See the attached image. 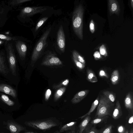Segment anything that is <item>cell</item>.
Here are the masks:
<instances>
[{
    "instance_id": "obj_29",
    "label": "cell",
    "mask_w": 133,
    "mask_h": 133,
    "mask_svg": "<svg viewBox=\"0 0 133 133\" xmlns=\"http://www.w3.org/2000/svg\"><path fill=\"white\" fill-rule=\"evenodd\" d=\"M48 18V17H45L42 18L37 23L35 27V31H36L43 24Z\"/></svg>"
},
{
    "instance_id": "obj_3",
    "label": "cell",
    "mask_w": 133,
    "mask_h": 133,
    "mask_svg": "<svg viewBox=\"0 0 133 133\" xmlns=\"http://www.w3.org/2000/svg\"><path fill=\"white\" fill-rule=\"evenodd\" d=\"M12 42H5L4 47L10 70L12 74L14 76H16V59Z\"/></svg>"
},
{
    "instance_id": "obj_15",
    "label": "cell",
    "mask_w": 133,
    "mask_h": 133,
    "mask_svg": "<svg viewBox=\"0 0 133 133\" xmlns=\"http://www.w3.org/2000/svg\"><path fill=\"white\" fill-rule=\"evenodd\" d=\"M89 91L88 90H85L77 92L71 99V102L73 104H76L79 102L86 97Z\"/></svg>"
},
{
    "instance_id": "obj_38",
    "label": "cell",
    "mask_w": 133,
    "mask_h": 133,
    "mask_svg": "<svg viewBox=\"0 0 133 133\" xmlns=\"http://www.w3.org/2000/svg\"><path fill=\"white\" fill-rule=\"evenodd\" d=\"M94 56L96 60L98 59L101 58L99 53L97 51L95 52L94 54Z\"/></svg>"
},
{
    "instance_id": "obj_25",
    "label": "cell",
    "mask_w": 133,
    "mask_h": 133,
    "mask_svg": "<svg viewBox=\"0 0 133 133\" xmlns=\"http://www.w3.org/2000/svg\"><path fill=\"white\" fill-rule=\"evenodd\" d=\"M66 89L65 87H63L58 89L56 92L54 96V101H57L63 94Z\"/></svg>"
},
{
    "instance_id": "obj_11",
    "label": "cell",
    "mask_w": 133,
    "mask_h": 133,
    "mask_svg": "<svg viewBox=\"0 0 133 133\" xmlns=\"http://www.w3.org/2000/svg\"><path fill=\"white\" fill-rule=\"evenodd\" d=\"M6 127L10 133H19L26 130L25 127L12 120L7 121Z\"/></svg>"
},
{
    "instance_id": "obj_2",
    "label": "cell",
    "mask_w": 133,
    "mask_h": 133,
    "mask_svg": "<svg viewBox=\"0 0 133 133\" xmlns=\"http://www.w3.org/2000/svg\"><path fill=\"white\" fill-rule=\"evenodd\" d=\"M25 125L35 129L46 130L58 126L59 122L55 118L50 117L47 119L26 122Z\"/></svg>"
},
{
    "instance_id": "obj_5",
    "label": "cell",
    "mask_w": 133,
    "mask_h": 133,
    "mask_svg": "<svg viewBox=\"0 0 133 133\" xmlns=\"http://www.w3.org/2000/svg\"><path fill=\"white\" fill-rule=\"evenodd\" d=\"M51 30V28H50L47 29L36 44L32 54V62H35L37 59L44 49L47 44V38L50 34Z\"/></svg>"
},
{
    "instance_id": "obj_1",
    "label": "cell",
    "mask_w": 133,
    "mask_h": 133,
    "mask_svg": "<svg viewBox=\"0 0 133 133\" xmlns=\"http://www.w3.org/2000/svg\"><path fill=\"white\" fill-rule=\"evenodd\" d=\"M84 8L81 4L77 6L74 10L72 16V27L74 31L81 40L83 38V29Z\"/></svg>"
},
{
    "instance_id": "obj_31",
    "label": "cell",
    "mask_w": 133,
    "mask_h": 133,
    "mask_svg": "<svg viewBox=\"0 0 133 133\" xmlns=\"http://www.w3.org/2000/svg\"><path fill=\"white\" fill-rule=\"evenodd\" d=\"M69 82V80L67 79L63 81L59 84L53 86V88L55 89L58 88L63 86H66Z\"/></svg>"
},
{
    "instance_id": "obj_4",
    "label": "cell",
    "mask_w": 133,
    "mask_h": 133,
    "mask_svg": "<svg viewBox=\"0 0 133 133\" xmlns=\"http://www.w3.org/2000/svg\"><path fill=\"white\" fill-rule=\"evenodd\" d=\"M95 118L103 117L110 114L111 109L113 104L112 102L105 96L100 97Z\"/></svg>"
},
{
    "instance_id": "obj_8",
    "label": "cell",
    "mask_w": 133,
    "mask_h": 133,
    "mask_svg": "<svg viewBox=\"0 0 133 133\" xmlns=\"http://www.w3.org/2000/svg\"><path fill=\"white\" fill-rule=\"evenodd\" d=\"M57 43L60 50L62 52L65 51V35L62 26L61 25L58 31Z\"/></svg>"
},
{
    "instance_id": "obj_28",
    "label": "cell",
    "mask_w": 133,
    "mask_h": 133,
    "mask_svg": "<svg viewBox=\"0 0 133 133\" xmlns=\"http://www.w3.org/2000/svg\"><path fill=\"white\" fill-rule=\"evenodd\" d=\"M1 98L3 102L9 106H12L15 104V102L10 99L8 96L6 95L2 94Z\"/></svg>"
},
{
    "instance_id": "obj_35",
    "label": "cell",
    "mask_w": 133,
    "mask_h": 133,
    "mask_svg": "<svg viewBox=\"0 0 133 133\" xmlns=\"http://www.w3.org/2000/svg\"><path fill=\"white\" fill-rule=\"evenodd\" d=\"M51 90L50 89H48L46 90L45 94V99L46 101H48L51 95Z\"/></svg>"
},
{
    "instance_id": "obj_23",
    "label": "cell",
    "mask_w": 133,
    "mask_h": 133,
    "mask_svg": "<svg viewBox=\"0 0 133 133\" xmlns=\"http://www.w3.org/2000/svg\"><path fill=\"white\" fill-rule=\"evenodd\" d=\"M119 79V72L118 70H114L111 75L110 80L112 84L115 85L117 84Z\"/></svg>"
},
{
    "instance_id": "obj_13",
    "label": "cell",
    "mask_w": 133,
    "mask_h": 133,
    "mask_svg": "<svg viewBox=\"0 0 133 133\" xmlns=\"http://www.w3.org/2000/svg\"><path fill=\"white\" fill-rule=\"evenodd\" d=\"M1 49L0 47V72L6 75L8 74L9 71L5 64V51Z\"/></svg>"
},
{
    "instance_id": "obj_30",
    "label": "cell",
    "mask_w": 133,
    "mask_h": 133,
    "mask_svg": "<svg viewBox=\"0 0 133 133\" xmlns=\"http://www.w3.org/2000/svg\"><path fill=\"white\" fill-rule=\"evenodd\" d=\"M73 59L76 65L79 69L82 70L84 68L85 64H83L78 61L73 57Z\"/></svg>"
},
{
    "instance_id": "obj_22",
    "label": "cell",
    "mask_w": 133,
    "mask_h": 133,
    "mask_svg": "<svg viewBox=\"0 0 133 133\" xmlns=\"http://www.w3.org/2000/svg\"><path fill=\"white\" fill-rule=\"evenodd\" d=\"M31 0H11L7 3L8 5L12 8L21 5L22 4Z\"/></svg>"
},
{
    "instance_id": "obj_21",
    "label": "cell",
    "mask_w": 133,
    "mask_h": 133,
    "mask_svg": "<svg viewBox=\"0 0 133 133\" xmlns=\"http://www.w3.org/2000/svg\"><path fill=\"white\" fill-rule=\"evenodd\" d=\"M99 97L98 96L93 102L89 111L86 114L79 117V118L82 119L88 116H90L91 114L94 110L98 105L99 102Z\"/></svg>"
},
{
    "instance_id": "obj_40",
    "label": "cell",
    "mask_w": 133,
    "mask_h": 133,
    "mask_svg": "<svg viewBox=\"0 0 133 133\" xmlns=\"http://www.w3.org/2000/svg\"><path fill=\"white\" fill-rule=\"evenodd\" d=\"M124 128L122 126H121L118 128V131L119 133H123L124 132Z\"/></svg>"
},
{
    "instance_id": "obj_33",
    "label": "cell",
    "mask_w": 133,
    "mask_h": 133,
    "mask_svg": "<svg viewBox=\"0 0 133 133\" xmlns=\"http://www.w3.org/2000/svg\"><path fill=\"white\" fill-rule=\"evenodd\" d=\"M99 51L101 55L105 57L107 56L106 49L104 45L103 44L100 46L99 48Z\"/></svg>"
},
{
    "instance_id": "obj_43",
    "label": "cell",
    "mask_w": 133,
    "mask_h": 133,
    "mask_svg": "<svg viewBox=\"0 0 133 133\" xmlns=\"http://www.w3.org/2000/svg\"><path fill=\"white\" fill-rule=\"evenodd\" d=\"M131 6L132 8H133V0H131Z\"/></svg>"
},
{
    "instance_id": "obj_17",
    "label": "cell",
    "mask_w": 133,
    "mask_h": 133,
    "mask_svg": "<svg viewBox=\"0 0 133 133\" xmlns=\"http://www.w3.org/2000/svg\"><path fill=\"white\" fill-rule=\"evenodd\" d=\"M125 105L126 108L132 110L133 101L132 96L131 92H129L126 95L124 101Z\"/></svg>"
},
{
    "instance_id": "obj_10",
    "label": "cell",
    "mask_w": 133,
    "mask_h": 133,
    "mask_svg": "<svg viewBox=\"0 0 133 133\" xmlns=\"http://www.w3.org/2000/svg\"><path fill=\"white\" fill-rule=\"evenodd\" d=\"M42 64L45 66H53L61 65L62 63L58 57L53 54L50 53L46 56Z\"/></svg>"
},
{
    "instance_id": "obj_41",
    "label": "cell",
    "mask_w": 133,
    "mask_h": 133,
    "mask_svg": "<svg viewBox=\"0 0 133 133\" xmlns=\"http://www.w3.org/2000/svg\"><path fill=\"white\" fill-rule=\"evenodd\" d=\"M133 116H132L131 117L129 120L128 123H129L131 124L133 123Z\"/></svg>"
},
{
    "instance_id": "obj_37",
    "label": "cell",
    "mask_w": 133,
    "mask_h": 133,
    "mask_svg": "<svg viewBox=\"0 0 133 133\" xmlns=\"http://www.w3.org/2000/svg\"><path fill=\"white\" fill-rule=\"evenodd\" d=\"M100 131L97 130L95 127H92L88 130L86 133H99Z\"/></svg>"
},
{
    "instance_id": "obj_39",
    "label": "cell",
    "mask_w": 133,
    "mask_h": 133,
    "mask_svg": "<svg viewBox=\"0 0 133 133\" xmlns=\"http://www.w3.org/2000/svg\"><path fill=\"white\" fill-rule=\"evenodd\" d=\"M99 74L100 76H104L107 78L108 77L107 75L106 74L105 72L103 70H101L100 71Z\"/></svg>"
},
{
    "instance_id": "obj_36",
    "label": "cell",
    "mask_w": 133,
    "mask_h": 133,
    "mask_svg": "<svg viewBox=\"0 0 133 133\" xmlns=\"http://www.w3.org/2000/svg\"><path fill=\"white\" fill-rule=\"evenodd\" d=\"M89 28L92 34L94 33L95 31V24L92 20H91L90 22Z\"/></svg>"
},
{
    "instance_id": "obj_19",
    "label": "cell",
    "mask_w": 133,
    "mask_h": 133,
    "mask_svg": "<svg viewBox=\"0 0 133 133\" xmlns=\"http://www.w3.org/2000/svg\"><path fill=\"white\" fill-rule=\"evenodd\" d=\"M91 118L90 116H88L84 119L80 124L78 133H82L87 126Z\"/></svg>"
},
{
    "instance_id": "obj_34",
    "label": "cell",
    "mask_w": 133,
    "mask_h": 133,
    "mask_svg": "<svg viewBox=\"0 0 133 133\" xmlns=\"http://www.w3.org/2000/svg\"><path fill=\"white\" fill-rule=\"evenodd\" d=\"M112 126L111 125L106 127L101 131H100L99 133H112Z\"/></svg>"
},
{
    "instance_id": "obj_46",
    "label": "cell",
    "mask_w": 133,
    "mask_h": 133,
    "mask_svg": "<svg viewBox=\"0 0 133 133\" xmlns=\"http://www.w3.org/2000/svg\"><path fill=\"white\" fill-rule=\"evenodd\" d=\"M53 133H60L59 131L58 130L56 131Z\"/></svg>"
},
{
    "instance_id": "obj_45",
    "label": "cell",
    "mask_w": 133,
    "mask_h": 133,
    "mask_svg": "<svg viewBox=\"0 0 133 133\" xmlns=\"http://www.w3.org/2000/svg\"><path fill=\"white\" fill-rule=\"evenodd\" d=\"M130 133H133V130L132 129H130Z\"/></svg>"
},
{
    "instance_id": "obj_20",
    "label": "cell",
    "mask_w": 133,
    "mask_h": 133,
    "mask_svg": "<svg viewBox=\"0 0 133 133\" xmlns=\"http://www.w3.org/2000/svg\"><path fill=\"white\" fill-rule=\"evenodd\" d=\"M86 71L87 79L89 82L94 83L98 81L97 78L93 71L89 68L87 69Z\"/></svg>"
},
{
    "instance_id": "obj_32",
    "label": "cell",
    "mask_w": 133,
    "mask_h": 133,
    "mask_svg": "<svg viewBox=\"0 0 133 133\" xmlns=\"http://www.w3.org/2000/svg\"><path fill=\"white\" fill-rule=\"evenodd\" d=\"M107 116H106L101 118H95L91 122V123L92 124H96L99 123L106 118Z\"/></svg>"
},
{
    "instance_id": "obj_6",
    "label": "cell",
    "mask_w": 133,
    "mask_h": 133,
    "mask_svg": "<svg viewBox=\"0 0 133 133\" xmlns=\"http://www.w3.org/2000/svg\"><path fill=\"white\" fill-rule=\"evenodd\" d=\"M45 6L26 7L21 9L17 17L22 21L23 20L35 14L41 13L46 10Z\"/></svg>"
},
{
    "instance_id": "obj_14",
    "label": "cell",
    "mask_w": 133,
    "mask_h": 133,
    "mask_svg": "<svg viewBox=\"0 0 133 133\" xmlns=\"http://www.w3.org/2000/svg\"><path fill=\"white\" fill-rule=\"evenodd\" d=\"M0 92L11 95L14 98H16L17 95L16 90L11 86L6 84H0Z\"/></svg>"
},
{
    "instance_id": "obj_7",
    "label": "cell",
    "mask_w": 133,
    "mask_h": 133,
    "mask_svg": "<svg viewBox=\"0 0 133 133\" xmlns=\"http://www.w3.org/2000/svg\"><path fill=\"white\" fill-rule=\"evenodd\" d=\"M7 2L0 1V28L3 27L9 18V15L12 10Z\"/></svg>"
},
{
    "instance_id": "obj_26",
    "label": "cell",
    "mask_w": 133,
    "mask_h": 133,
    "mask_svg": "<svg viewBox=\"0 0 133 133\" xmlns=\"http://www.w3.org/2000/svg\"><path fill=\"white\" fill-rule=\"evenodd\" d=\"M73 57L82 63L85 64V61L84 58L75 50L72 52Z\"/></svg>"
},
{
    "instance_id": "obj_27",
    "label": "cell",
    "mask_w": 133,
    "mask_h": 133,
    "mask_svg": "<svg viewBox=\"0 0 133 133\" xmlns=\"http://www.w3.org/2000/svg\"><path fill=\"white\" fill-rule=\"evenodd\" d=\"M103 94L104 96L112 102L115 101L116 97L114 94L112 92L106 91H103Z\"/></svg>"
},
{
    "instance_id": "obj_9",
    "label": "cell",
    "mask_w": 133,
    "mask_h": 133,
    "mask_svg": "<svg viewBox=\"0 0 133 133\" xmlns=\"http://www.w3.org/2000/svg\"><path fill=\"white\" fill-rule=\"evenodd\" d=\"M14 42L19 57L21 59H24L25 58L27 50L26 44L19 39Z\"/></svg>"
},
{
    "instance_id": "obj_18",
    "label": "cell",
    "mask_w": 133,
    "mask_h": 133,
    "mask_svg": "<svg viewBox=\"0 0 133 133\" xmlns=\"http://www.w3.org/2000/svg\"><path fill=\"white\" fill-rule=\"evenodd\" d=\"M76 123V122H72L66 124L61 127L59 131L61 133L65 131L75 130V125Z\"/></svg>"
},
{
    "instance_id": "obj_47",
    "label": "cell",
    "mask_w": 133,
    "mask_h": 133,
    "mask_svg": "<svg viewBox=\"0 0 133 133\" xmlns=\"http://www.w3.org/2000/svg\"><path fill=\"white\" fill-rule=\"evenodd\" d=\"M123 133H128V130H126L125 132H124Z\"/></svg>"
},
{
    "instance_id": "obj_42",
    "label": "cell",
    "mask_w": 133,
    "mask_h": 133,
    "mask_svg": "<svg viewBox=\"0 0 133 133\" xmlns=\"http://www.w3.org/2000/svg\"><path fill=\"white\" fill-rule=\"evenodd\" d=\"M67 133H75V130H70L68 131Z\"/></svg>"
},
{
    "instance_id": "obj_44",
    "label": "cell",
    "mask_w": 133,
    "mask_h": 133,
    "mask_svg": "<svg viewBox=\"0 0 133 133\" xmlns=\"http://www.w3.org/2000/svg\"><path fill=\"white\" fill-rule=\"evenodd\" d=\"M24 133H38L37 132H34L32 131H29V132H25Z\"/></svg>"
},
{
    "instance_id": "obj_24",
    "label": "cell",
    "mask_w": 133,
    "mask_h": 133,
    "mask_svg": "<svg viewBox=\"0 0 133 133\" xmlns=\"http://www.w3.org/2000/svg\"><path fill=\"white\" fill-rule=\"evenodd\" d=\"M18 39L17 36H11L0 33V41L14 42Z\"/></svg>"
},
{
    "instance_id": "obj_12",
    "label": "cell",
    "mask_w": 133,
    "mask_h": 133,
    "mask_svg": "<svg viewBox=\"0 0 133 133\" xmlns=\"http://www.w3.org/2000/svg\"><path fill=\"white\" fill-rule=\"evenodd\" d=\"M108 9L110 15L115 14L119 16L120 9L118 2L116 0L108 1Z\"/></svg>"
},
{
    "instance_id": "obj_16",
    "label": "cell",
    "mask_w": 133,
    "mask_h": 133,
    "mask_svg": "<svg viewBox=\"0 0 133 133\" xmlns=\"http://www.w3.org/2000/svg\"><path fill=\"white\" fill-rule=\"evenodd\" d=\"M122 112L121 107L118 100H117L115 109L112 114V117L115 119L119 118L122 115Z\"/></svg>"
}]
</instances>
